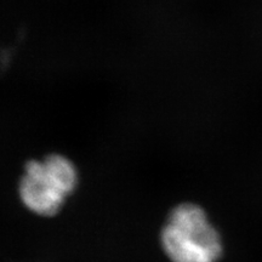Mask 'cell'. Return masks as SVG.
<instances>
[{
  "label": "cell",
  "instance_id": "6da1fadb",
  "mask_svg": "<svg viewBox=\"0 0 262 262\" xmlns=\"http://www.w3.org/2000/svg\"><path fill=\"white\" fill-rule=\"evenodd\" d=\"M162 244L172 262H216L221 239L201 206L186 203L170 214L162 232Z\"/></svg>",
  "mask_w": 262,
  "mask_h": 262
},
{
  "label": "cell",
  "instance_id": "7a4b0ae2",
  "mask_svg": "<svg viewBox=\"0 0 262 262\" xmlns=\"http://www.w3.org/2000/svg\"><path fill=\"white\" fill-rule=\"evenodd\" d=\"M77 183L78 171L74 163L55 153L42 160H32L26 165L19 181V196L31 211L52 216L60 210Z\"/></svg>",
  "mask_w": 262,
  "mask_h": 262
}]
</instances>
